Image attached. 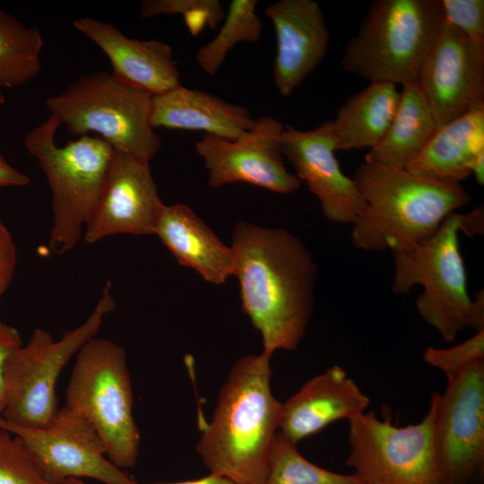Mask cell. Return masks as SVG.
Masks as SVG:
<instances>
[{
  "instance_id": "1",
  "label": "cell",
  "mask_w": 484,
  "mask_h": 484,
  "mask_svg": "<svg viewBox=\"0 0 484 484\" xmlns=\"http://www.w3.org/2000/svg\"><path fill=\"white\" fill-rule=\"evenodd\" d=\"M233 275L241 307L264 351L294 350L315 306L317 266L297 236L282 228L239 221L232 230Z\"/></svg>"
},
{
  "instance_id": "2",
  "label": "cell",
  "mask_w": 484,
  "mask_h": 484,
  "mask_svg": "<svg viewBox=\"0 0 484 484\" xmlns=\"http://www.w3.org/2000/svg\"><path fill=\"white\" fill-rule=\"evenodd\" d=\"M272 356L263 350L236 361L196 445L210 472L239 484H263L280 430L282 402L271 387Z\"/></svg>"
},
{
  "instance_id": "3",
  "label": "cell",
  "mask_w": 484,
  "mask_h": 484,
  "mask_svg": "<svg viewBox=\"0 0 484 484\" xmlns=\"http://www.w3.org/2000/svg\"><path fill=\"white\" fill-rule=\"evenodd\" d=\"M352 178L366 206L351 224V241L367 252L391 251L425 239L471 200L461 183L377 162L364 160Z\"/></svg>"
},
{
  "instance_id": "4",
  "label": "cell",
  "mask_w": 484,
  "mask_h": 484,
  "mask_svg": "<svg viewBox=\"0 0 484 484\" xmlns=\"http://www.w3.org/2000/svg\"><path fill=\"white\" fill-rule=\"evenodd\" d=\"M445 24L441 0H376L345 44L344 71L370 82L418 80Z\"/></svg>"
},
{
  "instance_id": "5",
  "label": "cell",
  "mask_w": 484,
  "mask_h": 484,
  "mask_svg": "<svg viewBox=\"0 0 484 484\" xmlns=\"http://www.w3.org/2000/svg\"><path fill=\"white\" fill-rule=\"evenodd\" d=\"M60 125L49 116L23 140L50 187L53 223L48 246L56 255L69 252L80 240L98 203L114 151L102 138L90 135L58 146L56 134Z\"/></svg>"
},
{
  "instance_id": "6",
  "label": "cell",
  "mask_w": 484,
  "mask_h": 484,
  "mask_svg": "<svg viewBox=\"0 0 484 484\" xmlns=\"http://www.w3.org/2000/svg\"><path fill=\"white\" fill-rule=\"evenodd\" d=\"M460 232L461 213L455 212L430 237L390 251L393 291L407 294L420 286L417 311L446 342L454 341L471 324L472 298L460 250Z\"/></svg>"
},
{
  "instance_id": "7",
  "label": "cell",
  "mask_w": 484,
  "mask_h": 484,
  "mask_svg": "<svg viewBox=\"0 0 484 484\" xmlns=\"http://www.w3.org/2000/svg\"><path fill=\"white\" fill-rule=\"evenodd\" d=\"M65 396V406L96 429L108 459L122 470L134 467L141 437L125 350L105 338L87 341L76 353Z\"/></svg>"
},
{
  "instance_id": "8",
  "label": "cell",
  "mask_w": 484,
  "mask_h": 484,
  "mask_svg": "<svg viewBox=\"0 0 484 484\" xmlns=\"http://www.w3.org/2000/svg\"><path fill=\"white\" fill-rule=\"evenodd\" d=\"M151 97L111 73L95 72L48 98L46 107L72 134L95 133L114 150L150 162L161 146L151 124Z\"/></svg>"
},
{
  "instance_id": "9",
  "label": "cell",
  "mask_w": 484,
  "mask_h": 484,
  "mask_svg": "<svg viewBox=\"0 0 484 484\" xmlns=\"http://www.w3.org/2000/svg\"><path fill=\"white\" fill-rule=\"evenodd\" d=\"M115 307L111 283L107 281L91 315L79 326L65 331L59 340L40 328L25 345L16 348L4 369L5 421L25 428L48 425L58 411V377L81 347L98 333L104 317Z\"/></svg>"
},
{
  "instance_id": "10",
  "label": "cell",
  "mask_w": 484,
  "mask_h": 484,
  "mask_svg": "<svg viewBox=\"0 0 484 484\" xmlns=\"http://www.w3.org/2000/svg\"><path fill=\"white\" fill-rule=\"evenodd\" d=\"M434 409L397 427L365 411L349 420L348 466L363 484H442L432 441Z\"/></svg>"
},
{
  "instance_id": "11",
  "label": "cell",
  "mask_w": 484,
  "mask_h": 484,
  "mask_svg": "<svg viewBox=\"0 0 484 484\" xmlns=\"http://www.w3.org/2000/svg\"><path fill=\"white\" fill-rule=\"evenodd\" d=\"M433 449L442 484H469L484 463V359L433 393Z\"/></svg>"
},
{
  "instance_id": "12",
  "label": "cell",
  "mask_w": 484,
  "mask_h": 484,
  "mask_svg": "<svg viewBox=\"0 0 484 484\" xmlns=\"http://www.w3.org/2000/svg\"><path fill=\"white\" fill-rule=\"evenodd\" d=\"M0 428L18 436L52 484L89 478L104 484H138L108 457L103 441L83 417L64 406L43 428L13 425L0 416Z\"/></svg>"
},
{
  "instance_id": "13",
  "label": "cell",
  "mask_w": 484,
  "mask_h": 484,
  "mask_svg": "<svg viewBox=\"0 0 484 484\" xmlns=\"http://www.w3.org/2000/svg\"><path fill=\"white\" fill-rule=\"evenodd\" d=\"M283 128L279 120L264 116L236 140L204 134L194 148L208 171L210 186L242 182L279 194L298 190L299 179L283 162Z\"/></svg>"
},
{
  "instance_id": "14",
  "label": "cell",
  "mask_w": 484,
  "mask_h": 484,
  "mask_svg": "<svg viewBox=\"0 0 484 484\" xmlns=\"http://www.w3.org/2000/svg\"><path fill=\"white\" fill-rule=\"evenodd\" d=\"M418 82L438 127L484 105V41L445 21Z\"/></svg>"
},
{
  "instance_id": "15",
  "label": "cell",
  "mask_w": 484,
  "mask_h": 484,
  "mask_svg": "<svg viewBox=\"0 0 484 484\" xmlns=\"http://www.w3.org/2000/svg\"><path fill=\"white\" fill-rule=\"evenodd\" d=\"M164 205L150 162L114 150L84 239L92 244L117 234L152 235Z\"/></svg>"
},
{
  "instance_id": "16",
  "label": "cell",
  "mask_w": 484,
  "mask_h": 484,
  "mask_svg": "<svg viewBox=\"0 0 484 484\" xmlns=\"http://www.w3.org/2000/svg\"><path fill=\"white\" fill-rule=\"evenodd\" d=\"M281 151L318 200L326 220L351 225L366 203L354 179L341 169L330 120L307 131L284 125Z\"/></svg>"
},
{
  "instance_id": "17",
  "label": "cell",
  "mask_w": 484,
  "mask_h": 484,
  "mask_svg": "<svg viewBox=\"0 0 484 484\" xmlns=\"http://www.w3.org/2000/svg\"><path fill=\"white\" fill-rule=\"evenodd\" d=\"M264 13L276 36L274 84L281 95L289 97L323 61L330 33L315 0H279Z\"/></svg>"
},
{
  "instance_id": "18",
  "label": "cell",
  "mask_w": 484,
  "mask_h": 484,
  "mask_svg": "<svg viewBox=\"0 0 484 484\" xmlns=\"http://www.w3.org/2000/svg\"><path fill=\"white\" fill-rule=\"evenodd\" d=\"M73 25L103 51L111 74L123 83L151 96L180 85L172 48L165 42L132 39L114 24L89 17L76 19Z\"/></svg>"
},
{
  "instance_id": "19",
  "label": "cell",
  "mask_w": 484,
  "mask_h": 484,
  "mask_svg": "<svg viewBox=\"0 0 484 484\" xmlns=\"http://www.w3.org/2000/svg\"><path fill=\"white\" fill-rule=\"evenodd\" d=\"M370 403L355 381L338 365L307 380L282 403L279 434L297 445L340 420L364 413Z\"/></svg>"
},
{
  "instance_id": "20",
  "label": "cell",
  "mask_w": 484,
  "mask_h": 484,
  "mask_svg": "<svg viewBox=\"0 0 484 484\" xmlns=\"http://www.w3.org/2000/svg\"><path fill=\"white\" fill-rule=\"evenodd\" d=\"M255 122L245 107L181 84L151 97V124L153 128L199 130L236 140L251 130Z\"/></svg>"
},
{
  "instance_id": "21",
  "label": "cell",
  "mask_w": 484,
  "mask_h": 484,
  "mask_svg": "<svg viewBox=\"0 0 484 484\" xmlns=\"http://www.w3.org/2000/svg\"><path fill=\"white\" fill-rule=\"evenodd\" d=\"M154 234L183 266L220 285L233 275L234 259L216 234L185 203L164 205Z\"/></svg>"
},
{
  "instance_id": "22",
  "label": "cell",
  "mask_w": 484,
  "mask_h": 484,
  "mask_svg": "<svg viewBox=\"0 0 484 484\" xmlns=\"http://www.w3.org/2000/svg\"><path fill=\"white\" fill-rule=\"evenodd\" d=\"M481 154H484V105L438 127L406 169L438 181L461 183L471 176V165Z\"/></svg>"
},
{
  "instance_id": "23",
  "label": "cell",
  "mask_w": 484,
  "mask_h": 484,
  "mask_svg": "<svg viewBox=\"0 0 484 484\" xmlns=\"http://www.w3.org/2000/svg\"><path fill=\"white\" fill-rule=\"evenodd\" d=\"M437 128L418 80L407 82L402 84L398 106L385 135L367 151L365 160L406 169Z\"/></svg>"
},
{
  "instance_id": "24",
  "label": "cell",
  "mask_w": 484,
  "mask_h": 484,
  "mask_svg": "<svg viewBox=\"0 0 484 484\" xmlns=\"http://www.w3.org/2000/svg\"><path fill=\"white\" fill-rule=\"evenodd\" d=\"M399 99L397 85L389 82H370L349 97L330 120L336 151L376 146L392 123Z\"/></svg>"
},
{
  "instance_id": "25",
  "label": "cell",
  "mask_w": 484,
  "mask_h": 484,
  "mask_svg": "<svg viewBox=\"0 0 484 484\" xmlns=\"http://www.w3.org/2000/svg\"><path fill=\"white\" fill-rule=\"evenodd\" d=\"M43 36L0 9V88H16L41 71Z\"/></svg>"
},
{
  "instance_id": "26",
  "label": "cell",
  "mask_w": 484,
  "mask_h": 484,
  "mask_svg": "<svg viewBox=\"0 0 484 484\" xmlns=\"http://www.w3.org/2000/svg\"><path fill=\"white\" fill-rule=\"evenodd\" d=\"M257 0H232L216 36L201 47L195 55L200 68L208 75L217 73L228 54L238 43H256L263 22L256 13Z\"/></svg>"
},
{
  "instance_id": "27",
  "label": "cell",
  "mask_w": 484,
  "mask_h": 484,
  "mask_svg": "<svg viewBox=\"0 0 484 484\" xmlns=\"http://www.w3.org/2000/svg\"><path fill=\"white\" fill-rule=\"evenodd\" d=\"M263 484H363L354 473L319 467L300 454L297 445L278 433Z\"/></svg>"
},
{
  "instance_id": "28",
  "label": "cell",
  "mask_w": 484,
  "mask_h": 484,
  "mask_svg": "<svg viewBox=\"0 0 484 484\" xmlns=\"http://www.w3.org/2000/svg\"><path fill=\"white\" fill-rule=\"evenodd\" d=\"M180 14L194 37L203 28L215 30L225 18L226 12L218 0H143L140 15L151 18L159 15Z\"/></svg>"
},
{
  "instance_id": "29",
  "label": "cell",
  "mask_w": 484,
  "mask_h": 484,
  "mask_svg": "<svg viewBox=\"0 0 484 484\" xmlns=\"http://www.w3.org/2000/svg\"><path fill=\"white\" fill-rule=\"evenodd\" d=\"M0 484H52L23 442L3 428H0Z\"/></svg>"
},
{
  "instance_id": "30",
  "label": "cell",
  "mask_w": 484,
  "mask_h": 484,
  "mask_svg": "<svg viewBox=\"0 0 484 484\" xmlns=\"http://www.w3.org/2000/svg\"><path fill=\"white\" fill-rule=\"evenodd\" d=\"M484 359V330L448 348L428 346L423 360L443 372L447 381L456 376L471 362Z\"/></svg>"
},
{
  "instance_id": "31",
  "label": "cell",
  "mask_w": 484,
  "mask_h": 484,
  "mask_svg": "<svg viewBox=\"0 0 484 484\" xmlns=\"http://www.w3.org/2000/svg\"><path fill=\"white\" fill-rule=\"evenodd\" d=\"M445 21L467 36L484 41L483 0H441Z\"/></svg>"
},
{
  "instance_id": "32",
  "label": "cell",
  "mask_w": 484,
  "mask_h": 484,
  "mask_svg": "<svg viewBox=\"0 0 484 484\" xmlns=\"http://www.w3.org/2000/svg\"><path fill=\"white\" fill-rule=\"evenodd\" d=\"M16 264L17 250L14 240L0 220V300L13 280Z\"/></svg>"
},
{
  "instance_id": "33",
  "label": "cell",
  "mask_w": 484,
  "mask_h": 484,
  "mask_svg": "<svg viewBox=\"0 0 484 484\" xmlns=\"http://www.w3.org/2000/svg\"><path fill=\"white\" fill-rule=\"evenodd\" d=\"M20 333L13 326L0 322V416L5 407V364L12 352L22 345Z\"/></svg>"
},
{
  "instance_id": "34",
  "label": "cell",
  "mask_w": 484,
  "mask_h": 484,
  "mask_svg": "<svg viewBox=\"0 0 484 484\" xmlns=\"http://www.w3.org/2000/svg\"><path fill=\"white\" fill-rule=\"evenodd\" d=\"M30 182L28 175L10 165L0 152V188L25 186Z\"/></svg>"
},
{
  "instance_id": "35",
  "label": "cell",
  "mask_w": 484,
  "mask_h": 484,
  "mask_svg": "<svg viewBox=\"0 0 484 484\" xmlns=\"http://www.w3.org/2000/svg\"><path fill=\"white\" fill-rule=\"evenodd\" d=\"M483 227L484 211L482 205L474 208L469 212L461 213V232L471 237L476 234H483Z\"/></svg>"
},
{
  "instance_id": "36",
  "label": "cell",
  "mask_w": 484,
  "mask_h": 484,
  "mask_svg": "<svg viewBox=\"0 0 484 484\" xmlns=\"http://www.w3.org/2000/svg\"><path fill=\"white\" fill-rule=\"evenodd\" d=\"M475 333L484 330V292L479 290L472 298L471 324Z\"/></svg>"
},
{
  "instance_id": "37",
  "label": "cell",
  "mask_w": 484,
  "mask_h": 484,
  "mask_svg": "<svg viewBox=\"0 0 484 484\" xmlns=\"http://www.w3.org/2000/svg\"><path fill=\"white\" fill-rule=\"evenodd\" d=\"M150 484H239L220 474L210 472L203 478L175 481V482H155Z\"/></svg>"
},
{
  "instance_id": "38",
  "label": "cell",
  "mask_w": 484,
  "mask_h": 484,
  "mask_svg": "<svg viewBox=\"0 0 484 484\" xmlns=\"http://www.w3.org/2000/svg\"><path fill=\"white\" fill-rule=\"evenodd\" d=\"M61 484H87L82 479H67L64 480Z\"/></svg>"
},
{
  "instance_id": "39",
  "label": "cell",
  "mask_w": 484,
  "mask_h": 484,
  "mask_svg": "<svg viewBox=\"0 0 484 484\" xmlns=\"http://www.w3.org/2000/svg\"><path fill=\"white\" fill-rule=\"evenodd\" d=\"M4 102V96L0 93V105Z\"/></svg>"
}]
</instances>
